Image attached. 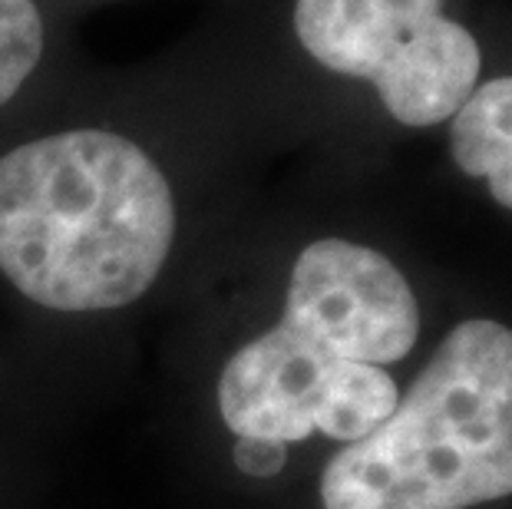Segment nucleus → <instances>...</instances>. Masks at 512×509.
I'll return each instance as SVG.
<instances>
[{
	"mask_svg": "<svg viewBox=\"0 0 512 509\" xmlns=\"http://www.w3.org/2000/svg\"><path fill=\"white\" fill-rule=\"evenodd\" d=\"M453 162L466 176L486 179L493 199L512 212V77L489 80L453 113Z\"/></svg>",
	"mask_w": 512,
	"mask_h": 509,
	"instance_id": "6",
	"label": "nucleus"
},
{
	"mask_svg": "<svg viewBox=\"0 0 512 509\" xmlns=\"http://www.w3.org/2000/svg\"><path fill=\"white\" fill-rule=\"evenodd\" d=\"M294 34L321 67L367 80L403 126H437L476 90L483 53L443 0H294Z\"/></svg>",
	"mask_w": 512,
	"mask_h": 509,
	"instance_id": "3",
	"label": "nucleus"
},
{
	"mask_svg": "<svg viewBox=\"0 0 512 509\" xmlns=\"http://www.w3.org/2000/svg\"><path fill=\"white\" fill-rule=\"evenodd\" d=\"M285 460H288V447L278 440H265V437H238L235 440V467L245 476L268 480V476L281 473Z\"/></svg>",
	"mask_w": 512,
	"mask_h": 509,
	"instance_id": "8",
	"label": "nucleus"
},
{
	"mask_svg": "<svg viewBox=\"0 0 512 509\" xmlns=\"http://www.w3.org/2000/svg\"><path fill=\"white\" fill-rule=\"evenodd\" d=\"M47 50L37 0H0V106L20 93Z\"/></svg>",
	"mask_w": 512,
	"mask_h": 509,
	"instance_id": "7",
	"label": "nucleus"
},
{
	"mask_svg": "<svg viewBox=\"0 0 512 509\" xmlns=\"http://www.w3.org/2000/svg\"><path fill=\"white\" fill-rule=\"evenodd\" d=\"M512 496V328L446 334L394 414L321 476L324 509H470Z\"/></svg>",
	"mask_w": 512,
	"mask_h": 509,
	"instance_id": "2",
	"label": "nucleus"
},
{
	"mask_svg": "<svg viewBox=\"0 0 512 509\" xmlns=\"http://www.w3.org/2000/svg\"><path fill=\"white\" fill-rule=\"evenodd\" d=\"M397 400L384 367L344 361L281 321L228 357L219 381L228 430L285 447L311 433L357 443L394 414Z\"/></svg>",
	"mask_w": 512,
	"mask_h": 509,
	"instance_id": "4",
	"label": "nucleus"
},
{
	"mask_svg": "<svg viewBox=\"0 0 512 509\" xmlns=\"http://www.w3.org/2000/svg\"><path fill=\"white\" fill-rule=\"evenodd\" d=\"M281 324L357 364H394L420 334V308L400 268L377 248L321 238L291 268Z\"/></svg>",
	"mask_w": 512,
	"mask_h": 509,
	"instance_id": "5",
	"label": "nucleus"
},
{
	"mask_svg": "<svg viewBox=\"0 0 512 509\" xmlns=\"http://www.w3.org/2000/svg\"><path fill=\"white\" fill-rule=\"evenodd\" d=\"M176 199L143 146L70 129L0 156V272L53 311H110L156 285Z\"/></svg>",
	"mask_w": 512,
	"mask_h": 509,
	"instance_id": "1",
	"label": "nucleus"
}]
</instances>
